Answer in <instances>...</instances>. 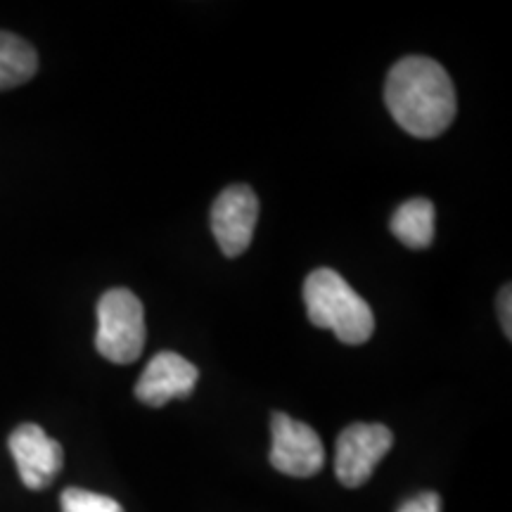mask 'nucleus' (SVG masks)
<instances>
[{
    "instance_id": "9",
    "label": "nucleus",
    "mask_w": 512,
    "mask_h": 512,
    "mask_svg": "<svg viewBox=\"0 0 512 512\" xmlns=\"http://www.w3.org/2000/svg\"><path fill=\"white\" fill-rule=\"evenodd\" d=\"M434 219H437V211L434 204L425 197H415V200L403 202L399 209L394 211L389 228H392L394 238L401 245L411 249H425L432 245L434 240Z\"/></svg>"
},
{
    "instance_id": "10",
    "label": "nucleus",
    "mask_w": 512,
    "mask_h": 512,
    "mask_svg": "<svg viewBox=\"0 0 512 512\" xmlns=\"http://www.w3.org/2000/svg\"><path fill=\"white\" fill-rule=\"evenodd\" d=\"M38 72V55L24 38L0 31V91L22 86Z\"/></svg>"
},
{
    "instance_id": "6",
    "label": "nucleus",
    "mask_w": 512,
    "mask_h": 512,
    "mask_svg": "<svg viewBox=\"0 0 512 512\" xmlns=\"http://www.w3.org/2000/svg\"><path fill=\"white\" fill-rule=\"evenodd\" d=\"M259 221V197L249 185H230L211 207V233L221 252L235 259L252 245V235Z\"/></svg>"
},
{
    "instance_id": "13",
    "label": "nucleus",
    "mask_w": 512,
    "mask_h": 512,
    "mask_svg": "<svg viewBox=\"0 0 512 512\" xmlns=\"http://www.w3.org/2000/svg\"><path fill=\"white\" fill-rule=\"evenodd\" d=\"M510 304H512V294H510V285H505L503 290H501V297H498V316H501V325H503V330H505V337H512V316H510Z\"/></svg>"
},
{
    "instance_id": "8",
    "label": "nucleus",
    "mask_w": 512,
    "mask_h": 512,
    "mask_svg": "<svg viewBox=\"0 0 512 512\" xmlns=\"http://www.w3.org/2000/svg\"><path fill=\"white\" fill-rule=\"evenodd\" d=\"M197 380H200V370L192 366L188 358L176 351H159L140 375L136 396L145 406L162 408L174 399H188Z\"/></svg>"
},
{
    "instance_id": "1",
    "label": "nucleus",
    "mask_w": 512,
    "mask_h": 512,
    "mask_svg": "<svg viewBox=\"0 0 512 512\" xmlns=\"http://www.w3.org/2000/svg\"><path fill=\"white\" fill-rule=\"evenodd\" d=\"M384 102L396 124L422 140L441 136L458 110L451 76L437 60L422 55L394 64L384 86Z\"/></svg>"
},
{
    "instance_id": "4",
    "label": "nucleus",
    "mask_w": 512,
    "mask_h": 512,
    "mask_svg": "<svg viewBox=\"0 0 512 512\" xmlns=\"http://www.w3.org/2000/svg\"><path fill=\"white\" fill-rule=\"evenodd\" d=\"M394 444V434L384 425L356 422L339 434L335 453L337 479L347 489H358L373 477L375 467Z\"/></svg>"
},
{
    "instance_id": "2",
    "label": "nucleus",
    "mask_w": 512,
    "mask_h": 512,
    "mask_svg": "<svg viewBox=\"0 0 512 512\" xmlns=\"http://www.w3.org/2000/svg\"><path fill=\"white\" fill-rule=\"evenodd\" d=\"M304 304L316 328L335 332L339 342L363 344L373 337L375 316L366 299L332 268H318L304 283Z\"/></svg>"
},
{
    "instance_id": "11",
    "label": "nucleus",
    "mask_w": 512,
    "mask_h": 512,
    "mask_svg": "<svg viewBox=\"0 0 512 512\" xmlns=\"http://www.w3.org/2000/svg\"><path fill=\"white\" fill-rule=\"evenodd\" d=\"M62 512H124V508L110 496L95 494L86 489H64L62 491Z\"/></svg>"
},
{
    "instance_id": "5",
    "label": "nucleus",
    "mask_w": 512,
    "mask_h": 512,
    "mask_svg": "<svg viewBox=\"0 0 512 512\" xmlns=\"http://www.w3.org/2000/svg\"><path fill=\"white\" fill-rule=\"evenodd\" d=\"M271 434V465L275 470L290 477H313L323 470V441L306 422L294 420L287 413H273Z\"/></svg>"
},
{
    "instance_id": "12",
    "label": "nucleus",
    "mask_w": 512,
    "mask_h": 512,
    "mask_svg": "<svg viewBox=\"0 0 512 512\" xmlns=\"http://www.w3.org/2000/svg\"><path fill=\"white\" fill-rule=\"evenodd\" d=\"M399 512H441V498L434 491H425L403 503Z\"/></svg>"
},
{
    "instance_id": "7",
    "label": "nucleus",
    "mask_w": 512,
    "mask_h": 512,
    "mask_svg": "<svg viewBox=\"0 0 512 512\" xmlns=\"http://www.w3.org/2000/svg\"><path fill=\"white\" fill-rule=\"evenodd\" d=\"M8 444L22 484L34 491L48 489L64 463L60 441L48 437L43 427L27 422L10 434Z\"/></svg>"
},
{
    "instance_id": "3",
    "label": "nucleus",
    "mask_w": 512,
    "mask_h": 512,
    "mask_svg": "<svg viewBox=\"0 0 512 512\" xmlns=\"http://www.w3.org/2000/svg\"><path fill=\"white\" fill-rule=\"evenodd\" d=\"M143 302L124 287L105 292L98 302V332L95 349L112 363H133L145 347Z\"/></svg>"
}]
</instances>
